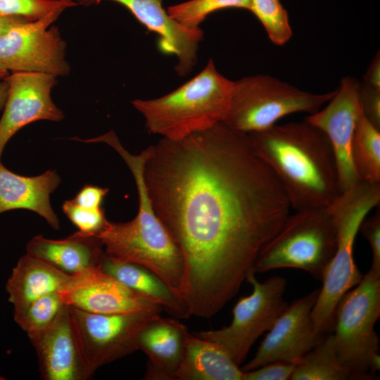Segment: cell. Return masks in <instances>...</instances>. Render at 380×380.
I'll return each instance as SVG.
<instances>
[{"mask_svg": "<svg viewBox=\"0 0 380 380\" xmlns=\"http://www.w3.org/2000/svg\"><path fill=\"white\" fill-rule=\"evenodd\" d=\"M243 374L219 344L189 333L177 380H243Z\"/></svg>", "mask_w": 380, "mask_h": 380, "instance_id": "obj_23", "label": "cell"}, {"mask_svg": "<svg viewBox=\"0 0 380 380\" xmlns=\"http://www.w3.org/2000/svg\"><path fill=\"white\" fill-rule=\"evenodd\" d=\"M359 231L368 241L372 253L370 269L380 272V211L379 208L371 216L365 217Z\"/></svg>", "mask_w": 380, "mask_h": 380, "instance_id": "obj_31", "label": "cell"}, {"mask_svg": "<svg viewBox=\"0 0 380 380\" xmlns=\"http://www.w3.org/2000/svg\"><path fill=\"white\" fill-rule=\"evenodd\" d=\"M290 380H360L341 361L331 333L294 365Z\"/></svg>", "mask_w": 380, "mask_h": 380, "instance_id": "obj_24", "label": "cell"}, {"mask_svg": "<svg viewBox=\"0 0 380 380\" xmlns=\"http://www.w3.org/2000/svg\"><path fill=\"white\" fill-rule=\"evenodd\" d=\"M44 380H87L90 378L83 362L65 304L51 325L29 338Z\"/></svg>", "mask_w": 380, "mask_h": 380, "instance_id": "obj_17", "label": "cell"}, {"mask_svg": "<svg viewBox=\"0 0 380 380\" xmlns=\"http://www.w3.org/2000/svg\"><path fill=\"white\" fill-rule=\"evenodd\" d=\"M108 189L93 185H85L72 199L77 205L88 208H99Z\"/></svg>", "mask_w": 380, "mask_h": 380, "instance_id": "obj_34", "label": "cell"}, {"mask_svg": "<svg viewBox=\"0 0 380 380\" xmlns=\"http://www.w3.org/2000/svg\"><path fill=\"white\" fill-rule=\"evenodd\" d=\"M77 5L73 0H0V15L19 17L32 22L54 10Z\"/></svg>", "mask_w": 380, "mask_h": 380, "instance_id": "obj_29", "label": "cell"}, {"mask_svg": "<svg viewBox=\"0 0 380 380\" xmlns=\"http://www.w3.org/2000/svg\"><path fill=\"white\" fill-rule=\"evenodd\" d=\"M363 83L372 88L380 89V57L379 52L366 72Z\"/></svg>", "mask_w": 380, "mask_h": 380, "instance_id": "obj_35", "label": "cell"}, {"mask_svg": "<svg viewBox=\"0 0 380 380\" xmlns=\"http://www.w3.org/2000/svg\"><path fill=\"white\" fill-rule=\"evenodd\" d=\"M336 249V229L328 208L297 210L262 248L255 273L294 268L321 279Z\"/></svg>", "mask_w": 380, "mask_h": 380, "instance_id": "obj_6", "label": "cell"}, {"mask_svg": "<svg viewBox=\"0 0 380 380\" xmlns=\"http://www.w3.org/2000/svg\"><path fill=\"white\" fill-rule=\"evenodd\" d=\"M350 155L360 180L380 182V129L369 121L362 108L355 122Z\"/></svg>", "mask_w": 380, "mask_h": 380, "instance_id": "obj_25", "label": "cell"}, {"mask_svg": "<svg viewBox=\"0 0 380 380\" xmlns=\"http://www.w3.org/2000/svg\"><path fill=\"white\" fill-rule=\"evenodd\" d=\"M61 183L54 170L35 177H25L7 169L0 161V214L26 209L46 220L54 229H60L59 220L51 208L50 195Z\"/></svg>", "mask_w": 380, "mask_h": 380, "instance_id": "obj_19", "label": "cell"}, {"mask_svg": "<svg viewBox=\"0 0 380 380\" xmlns=\"http://www.w3.org/2000/svg\"><path fill=\"white\" fill-rule=\"evenodd\" d=\"M250 11L260 21L272 43L281 46L291 39L288 13L280 0H251Z\"/></svg>", "mask_w": 380, "mask_h": 380, "instance_id": "obj_28", "label": "cell"}, {"mask_svg": "<svg viewBox=\"0 0 380 380\" xmlns=\"http://www.w3.org/2000/svg\"><path fill=\"white\" fill-rule=\"evenodd\" d=\"M102 0H76L77 4L89 6ZM125 6L149 31L159 37L158 48L178 59L175 68L179 76L191 70L196 62L198 42L203 37L201 28L186 27L172 19L163 8V0H110Z\"/></svg>", "mask_w": 380, "mask_h": 380, "instance_id": "obj_16", "label": "cell"}, {"mask_svg": "<svg viewBox=\"0 0 380 380\" xmlns=\"http://www.w3.org/2000/svg\"><path fill=\"white\" fill-rule=\"evenodd\" d=\"M251 0H190L167 8L168 15L181 25L197 28L216 11L236 8L250 10Z\"/></svg>", "mask_w": 380, "mask_h": 380, "instance_id": "obj_27", "label": "cell"}, {"mask_svg": "<svg viewBox=\"0 0 380 380\" xmlns=\"http://www.w3.org/2000/svg\"><path fill=\"white\" fill-rule=\"evenodd\" d=\"M58 293L65 304L91 313L163 310L159 305L136 293L99 266L71 276Z\"/></svg>", "mask_w": 380, "mask_h": 380, "instance_id": "obj_14", "label": "cell"}, {"mask_svg": "<svg viewBox=\"0 0 380 380\" xmlns=\"http://www.w3.org/2000/svg\"><path fill=\"white\" fill-rule=\"evenodd\" d=\"M103 246L95 235L77 231L67 238L55 240L37 235L26 245V253L51 265L69 276L99 266Z\"/></svg>", "mask_w": 380, "mask_h": 380, "instance_id": "obj_20", "label": "cell"}, {"mask_svg": "<svg viewBox=\"0 0 380 380\" xmlns=\"http://www.w3.org/2000/svg\"><path fill=\"white\" fill-rule=\"evenodd\" d=\"M248 134L296 211L327 208L341 194L332 146L324 132L307 120Z\"/></svg>", "mask_w": 380, "mask_h": 380, "instance_id": "obj_2", "label": "cell"}, {"mask_svg": "<svg viewBox=\"0 0 380 380\" xmlns=\"http://www.w3.org/2000/svg\"><path fill=\"white\" fill-rule=\"evenodd\" d=\"M99 267L136 293L159 305L163 310L171 315L177 318L191 316L182 299L160 277L148 268L117 260L106 252Z\"/></svg>", "mask_w": 380, "mask_h": 380, "instance_id": "obj_21", "label": "cell"}, {"mask_svg": "<svg viewBox=\"0 0 380 380\" xmlns=\"http://www.w3.org/2000/svg\"><path fill=\"white\" fill-rule=\"evenodd\" d=\"M151 149L145 182L184 260L182 298L191 315L210 317L282 226L287 196L248 134L224 122Z\"/></svg>", "mask_w": 380, "mask_h": 380, "instance_id": "obj_1", "label": "cell"}, {"mask_svg": "<svg viewBox=\"0 0 380 380\" xmlns=\"http://www.w3.org/2000/svg\"><path fill=\"white\" fill-rule=\"evenodd\" d=\"M8 73V71L6 70L4 68H3L0 65V78L3 77L4 76L6 75Z\"/></svg>", "mask_w": 380, "mask_h": 380, "instance_id": "obj_38", "label": "cell"}, {"mask_svg": "<svg viewBox=\"0 0 380 380\" xmlns=\"http://www.w3.org/2000/svg\"><path fill=\"white\" fill-rule=\"evenodd\" d=\"M380 272L369 269L337 303L332 331L337 354L360 380L375 379L379 370Z\"/></svg>", "mask_w": 380, "mask_h": 380, "instance_id": "obj_7", "label": "cell"}, {"mask_svg": "<svg viewBox=\"0 0 380 380\" xmlns=\"http://www.w3.org/2000/svg\"><path fill=\"white\" fill-rule=\"evenodd\" d=\"M63 8L44 18L13 27L0 37V65L13 72H38L65 76L70 72L65 42L56 27L49 28Z\"/></svg>", "mask_w": 380, "mask_h": 380, "instance_id": "obj_11", "label": "cell"}, {"mask_svg": "<svg viewBox=\"0 0 380 380\" xmlns=\"http://www.w3.org/2000/svg\"><path fill=\"white\" fill-rule=\"evenodd\" d=\"M294 365L284 361L269 362L256 369L243 372V380H290Z\"/></svg>", "mask_w": 380, "mask_h": 380, "instance_id": "obj_32", "label": "cell"}, {"mask_svg": "<svg viewBox=\"0 0 380 380\" xmlns=\"http://www.w3.org/2000/svg\"><path fill=\"white\" fill-rule=\"evenodd\" d=\"M4 379H6L4 376L0 375V380H4Z\"/></svg>", "mask_w": 380, "mask_h": 380, "instance_id": "obj_39", "label": "cell"}, {"mask_svg": "<svg viewBox=\"0 0 380 380\" xmlns=\"http://www.w3.org/2000/svg\"><path fill=\"white\" fill-rule=\"evenodd\" d=\"M319 289L289 304L268 331L254 357L241 369L250 371L274 361L296 364L324 337L311 317Z\"/></svg>", "mask_w": 380, "mask_h": 380, "instance_id": "obj_12", "label": "cell"}, {"mask_svg": "<svg viewBox=\"0 0 380 380\" xmlns=\"http://www.w3.org/2000/svg\"><path fill=\"white\" fill-rule=\"evenodd\" d=\"M29 22L15 16L0 15V37L8 33L15 26Z\"/></svg>", "mask_w": 380, "mask_h": 380, "instance_id": "obj_36", "label": "cell"}, {"mask_svg": "<svg viewBox=\"0 0 380 380\" xmlns=\"http://www.w3.org/2000/svg\"><path fill=\"white\" fill-rule=\"evenodd\" d=\"M137 193L136 217L127 222L108 220L97 236L108 255L148 268L182 298L185 265L181 251L158 217L147 190L139 188Z\"/></svg>", "mask_w": 380, "mask_h": 380, "instance_id": "obj_5", "label": "cell"}, {"mask_svg": "<svg viewBox=\"0 0 380 380\" xmlns=\"http://www.w3.org/2000/svg\"><path fill=\"white\" fill-rule=\"evenodd\" d=\"M360 85V82L354 77H343L327 106L305 118L322 130L332 146L341 193L360 181L354 172L350 155L355 125L361 108Z\"/></svg>", "mask_w": 380, "mask_h": 380, "instance_id": "obj_15", "label": "cell"}, {"mask_svg": "<svg viewBox=\"0 0 380 380\" xmlns=\"http://www.w3.org/2000/svg\"><path fill=\"white\" fill-rule=\"evenodd\" d=\"M68 306L77 343L90 377L101 367L138 350L140 331L162 311L97 314Z\"/></svg>", "mask_w": 380, "mask_h": 380, "instance_id": "obj_10", "label": "cell"}, {"mask_svg": "<svg viewBox=\"0 0 380 380\" xmlns=\"http://www.w3.org/2000/svg\"><path fill=\"white\" fill-rule=\"evenodd\" d=\"M335 92L304 91L267 75L246 77L234 82L229 108L223 122L246 134L260 132L289 114L316 113Z\"/></svg>", "mask_w": 380, "mask_h": 380, "instance_id": "obj_8", "label": "cell"}, {"mask_svg": "<svg viewBox=\"0 0 380 380\" xmlns=\"http://www.w3.org/2000/svg\"><path fill=\"white\" fill-rule=\"evenodd\" d=\"M359 100L365 117L380 129V89L360 83Z\"/></svg>", "mask_w": 380, "mask_h": 380, "instance_id": "obj_33", "label": "cell"}, {"mask_svg": "<svg viewBox=\"0 0 380 380\" xmlns=\"http://www.w3.org/2000/svg\"><path fill=\"white\" fill-rule=\"evenodd\" d=\"M379 202L380 182L360 180L327 207L336 229V249L323 272L322 286L311 312L314 327L321 335L332 331L337 303L362 279L354 260L355 240L361 222Z\"/></svg>", "mask_w": 380, "mask_h": 380, "instance_id": "obj_4", "label": "cell"}, {"mask_svg": "<svg viewBox=\"0 0 380 380\" xmlns=\"http://www.w3.org/2000/svg\"><path fill=\"white\" fill-rule=\"evenodd\" d=\"M189 334L182 322L160 315L141 329L137 343L148 359L145 379L177 380Z\"/></svg>", "mask_w": 380, "mask_h": 380, "instance_id": "obj_18", "label": "cell"}, {"mask_svg": "<svg viewBox=\"0 0 380 380\" xmlns=\"http://www.w3.org/2000/svg\"><path fill=\"white\" fill-rule=\"evenodd\" d=\"M234 82L222 75L213 60L191 80L160 98L132 103L150 132L178 139L223 122L228 113Z\"/></svg>", "mask_w": 380, "mask_h": 380, "instance_id": "obj_3", "label": "cell"}, {"mask_svg": "<svg viewBox=\"0 0 380 380\" xmlns=\"http://www.w3.org/2000/svg\"><path fill=\"white\" fill-rule=\"evenodd\" d=\"M8 82L4 79L0 82V110L4 107L8 94Z\"/></svg>", "mask_w": 380, "mask_h": 380, "instance_id": "obj_37", "label": "cell"}, {"mask_svg": "<svg viewBox=\"0 0 380 380\" xmlns=\"http://www.w3.org/2000/svg\"><path fill=\"white\" fill-rule=\"evenodd\" d=\"M71 276L25 253L18 261L6 282L8 300L18 310L46 294L59 292Z\"/></svg>", "mask_w": 380, "mask_h": 380, "instance_id": "obj_22", "label": "cell"}, {"mask_svg": "<svg viewBox=\"0 0 380 380\" xmlns=\"http://www.w3.org/2000/svg\"><path fill=\"white\" fill-rule=\"evenodd\" d=\"M9 86L4 111L0 120V158L10 139L33 122L60 121L63 112L51 97L56 76L38 72H13L4 78Z\"/></svg>", "mask_w": 380, "mask_h": 380, "instance_id": "obj_13", "label": "cell"}, {"mask_svg": "<svg viewBox=\"0 0 380 380\" xmlns=\"http://www.w3.org/2000/svg\"><path fill=\"white\" fill-rule=\"evenodd\" d=\"M64 305L58 292L48 293L13 310V319L30 338L46 329Z\"/></svg>", "mask_w": 380, "mask_h": 380, "instance_id": "obj_26", "label": "cell"}, {"mask_svg": "<svg viewBox=\"0 0 380 380\" xmlns=\"http://www.w3.org/2000/svg\"><path fill=\"white\" fill-rule=\"evenodd\" d=\"M246 281L252 286L253 291L236 302L232 310V320L228 326L193 332L219 344L239 367L255 341L270 330L289 305L284 299L286 286L284 278L274 276L260 282L252 270Z\"/></svg>", "mask_w": 380, "mask_h": 380, "instance_id": "obj_9", "label": "cell"}, {"mask_svg": "<svg viewBox=\"0 0 380 380\" xmlns=\"http://www.w3.org/2000/svg\"><path fill=\"white\" fill-rule=\"evenodd\" d=\"M62 208L67 217L77 227V231L85 234L97 236L108 221L101 207L84 208L70 200L65 201Z\"/></svg>", "mask_w": 380, "mask_h": 380, "instance_id": "obj_30", "label": "cell"}]
</instances>
